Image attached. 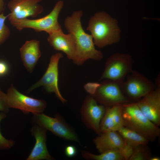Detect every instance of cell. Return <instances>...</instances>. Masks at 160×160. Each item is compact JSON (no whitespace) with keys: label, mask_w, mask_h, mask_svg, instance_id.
I'll use <instances>...</instances> for the list:
<instances>
[{"label":"cell","mask_w":160,"mask_h":160,"mask_svg":"<svg viewBox=\"0 0 160 160\" xmlns=\"http://www.w3.org/2000/svg\"><path fill=\"white\" fill-rule=\"evenodd\" d=\"M83 14L81 10L75 11L64 21L65 28L73 36L75 41L76 54L73 61L78 65H82L89 59L99 61L103 57L102 52L95 48L91 35L86 33L82 27Z\"/></svg>","instance_id":"1"},{"label":"cell","mask_w":160,"mask_h":160,"mask_svg":"<svg viewBox=\"0 0 160 160\" xmlns=\"http://www.w3.org/2000/svg\"><path fill=\"white\" fill-rule=\"evenodd\" d=\"M87 30L99 48L117 43L121 39L117 20L104 11L97 12L90 18Z\"/></svg>","instance_id":"2"},{"label":"cell","mask_w":160,"mask_h":160,"mask_svg":"<svg viewBox=\"0 0 160 160\" xmlns=\"http://www.w3.org/2000/svg\"><path fill=\"white\" fill-rule=\"evenodd\" d=\"M124 126L138 133L149 141H154L159 136L160 129L141 111L135 102L122 104Z\"/></svg>","instance_id":"3"},{"label":"cell","mask_w":160,"mask_h":160,"mask_svg":"<svg viewBox=\"0 0 160 160\" xmlns=\"http://www.w3.org/2000/svg\"><path fill=\"white\" fill-rule=\"evenodd\" d=\"M84 88L98 103L105 107L132 102L123 94L120 84L109 79L100 83L88 82Z\"/></svg>","instance_id":"4"},{"label":"cell","mask_w":160,"mask_h":160,"mask_svg":"<svg viewBox=\"0 0 160 160\" xmlns=\"http://www.w3.org/2000/svg\"><path fill=\"white\" fill-rule=\"evenodd\" d=\"M63 5V2L59 0L55 4L51 12L43 17L35 19L28 18L18 19L11 21L10 23L19 31L30 28L37 32L45 31L49 34L62 30L58 18Z\"/></svg>","instance_id":"5"},{"label":"cell","mask_w":160,"mask_h":160,"mask_svg":"<svg viewBox=\"0 0 160 160\" xmlns=\"http://www.w3.org/2000/svg\"><path fill=\"white\" fill-rule=\"evenodd\" d=\"M134 61L128 54L115 53L107 60L100 80L109 79L120 84L133 71Z\"/></svg>","instance_id":"6"},{"label":"cell","mask_w":160,"mask_h":160,"mask_svg":"<svg viewBox=\"0 0 160 160\" xmlns=\"http://www.w3.org/2000/svg\"><path fill=\"white\" fill-rule=\"evenodd\" d=\"M120 84L123 94L132 102H136L154 89L155 85L144 75L133 71Z\"/></svg>","instance_id":"7"},{"label":"cell","mask_w":160,"mask_h":160,"mask_svg":"<svg viewBox=\"0 0 160 160\" xmlns=\"http://www.w3.org/2000/svg\"><path fill=\"white\" fill-rule=\"evenodd\" d=\"M33 120L37 124L55 135L65 139L79 143L75 131L69 125L59 114L50 117L43 113L33 115Z\"/></svg>","instance_id":"8"},{"label":"cell","mask_w":160,"mask_h":160,"mask_svg":"<svg viewBox=\"0 0 160 160\" xmlns=\"http://www.w3.org/2000/svg\"><path fill=\"white\" fill-rule=\"evenodd\" d=\"M6 95L8 108L20 109L25 114L43 113L47 107L45 100L25 95L17 90L13 85L8 88Z\"/></svg>","instance_id":"9"},{"label":"cell","mask_w":160,"mask_h":160,"mask_svg":"<svg viewBox=\"0 0 160 160\" xmlns=\"http://www.w3.org/2000/svg\"><path fill=\"white\" fill-rule=\"evenodd\" d=\"M63 57V54L57 52L51 56L48 68L42 77L36 83L32 85L27 90L29 93L40 86L43 87L48 92L54 93L63 103L66 100L63 97L58 87V64L60 59Z\"/></svg>","instance_id":"10"},{"label":"cell","mask_w":160,"mask_h":160,"mask_svg":"<svg viewBox=\"0 0 160 160\" xmlns=\"http://www.w3.org/2000/svg\"><path fill=\"white\" fill-rule=\"evenodd\" d=\"M106 107L98 104L92 96L88 95L85 97L81 108V119L88 128L98 135L101 133L100 124L105 112Z\"/></svg>","instance_id":"11"},{"label":"cell","mask_w":160,"mask_h":160,"mask_svg":"<svg viewBox=\"0 0 160 160\" xmlns=\"http://www.w3.org/2000/svg\"><path fill=\"white\" fill-rule=\"evenodd\" d=\"M42 0H10L7 4L10 12L7 15L10 22L18 19L35 17L44 10L39 3Z\"/></svg>","instance_id":"12"},{"label":"cell","mask_w":160,"mask_h":160,"mask_svg":"<svg viewBox=\"0 0 160 160\" xmlns=\"http://www.w3.org/2000/svg\"><path fill=\"white\" fill-rule=\"evenodd\" d=\"M155 89L135 102L145 116L156 125H160V83Z\"/></svg>","instance_id":"13"},{"label":"cell","mask_w":160,"mask_h":160,"mask_svg":"<svg viewBox=\"0 0 160 160\" xmlns=\"http://www.w3.org/2000/svg\"><path fill=\"white\" fill-rule=\"evenodd\" d=\"M47 40L54 49L63 52L68 59L73 60L76 48L74 37L71 33L65 34L62 29L49 34Z\"/></svg>","instance_id":"14"},{"label":"cell","mask_w":160,"mask_h":160,"mask_svg":"<svg viewBox=\"0 0 160 160\" xmlns=\"http://www.w3.org/2000/svg\"><path fill=\"white\" fill-rule=\"evenodd\" d=\"M47 131L45 129L35 124L32 127L31 132L35 138L36 143L27 160L54 159L46 146Z\"/></svg>","instance_id":"15"},{"label":"cell","mask_w":160,"mask_h":160,"mask_svg":"<svg viewBox=\"0 0 160 160\" xmlns=\"http://www.w3.org/2000/svg\"><path fill=\"white\" fill-rule=\"evenodd\" d=\"M122 104L106 107L105 113L100 124L101 133L112 131H118L124 126Z\"/></svg>","instance_id":"16"},{"label":"cell","mask_w":160,"mask_h":160,"mask_svg":"<svg viewBox=\"0 0 160 160\" xmlns=\"http://www.w3.org/2000/svg\"><path fill=\"white\" fill-rule=\"evenodd\" d=\"M22 61L27 71L33 72L41 56L40 41L36 40L26 41L20 49Z\"/></svg>","instance_id":"17"},{"label":"cell","mask_w":160,"mask_h":160,"mask_svg":"<svg viewBox=\"0 0 160 160\" xmlns=\"http://www.w3.org/2000/svg\"><path fill=\"white\" fill-rule=\"evenodd\" d=\"M93 141L100 153L121 148L125 144L123 139L116 131H109L101 133L93 139Z\"/></svg>","instance_id":"18"},{"label":"cell","mask_w":160,"mask_h":160,"mask_svg":"<svg viewBox=\"0 0 160 160\" xmlns=\"http://www.w3.org/2000/svg\"><path fill=\"white\" fill-rule=\"evenodd\" d=\"M133 147L125 143L122 148L109 150L99 155H96L88 151H82L83 157L87 160H128Z\"/></svg>","instance_id":"19"},{"label":"cell","mask_w":160,"mask_h":160,"mask_svg":"<svg viewBox=\"0 0 160 160\" xmlns=\"http://www.w3.org/2000/svg\"><path fill=\"white\" fill-rule=\"evenodd\" d=\"M117 132L125 143L134 148L141 144L147 145L149 142L136 132L124 126L122 127Z\"/></svg>","instance_id":"20"},{"label":"cell","mask_w":160,"mask_h":160,"mask_svg":"<svg viewBox=\"0 0 160 160\" xmlns=\"http://www.w3.org/2000/svg\"><path fill=\"white\" fill-rule=\"evenodd\" d=\"M152 156L147 145L141 144L134 148L128 160H150Z\"/></svg>","instance_id":"21"},{"label":"cell","mask_w":160,"mask_h":160,"mask_svg":"<svg viewBox=\"0 0 160 160\" xmlns=\"http://www.w3.org/2000/svg\"><path fill=\"white\" fill-rule=\"evenodd\" d=\"M7 16H5L3 13L0 14V45L3 44L9 37L10 31L5 22Z\"/></svg>","instance_id":"22"},{"label":"cell","mask_w":160,"mask_h":160,"mask_svg":"<svg viewBox=\"0 0 160 160\" xmlns=\"http://www.w3.org/2000/svg\"><path fill=\"white\" fill-rule=\"evenodd\" d=\"M6 114L3 112L0 113V123L2 120L6 117ZM14 143L13 140H8L4 137L1 134L0 130V150L9 149L14 145Z\"/></svg>","instance_id":"23"},{"label":"cell","mask_w":160,"mask_h":160,"mask_svg":"<svg viewBox=\"0 0 160 160\" xmlns=\"http://www.w3.org/2000/svg\"><path fill=\"white\" fill-rule=\"evenodd\" d=\"M9 108L7 103L6 93L3 92L0 88V111L7 113Z\"/></svg>","instance_id":"24"},{"label":"cell","mask_w":160,"mask_h":160,"mask_svg":"<svg viewBox=\"0 0 160 160\" xmlns=\"http://www.w3.org/2000/svg\"><path fill=\"white\" fill-rule=\"evenodd\" d=\"M76 151L75 147L73 145L67 146L65 149V153L66 156L69 157L74 156L76 154Z\"/></svg>","instance_id":"25"},{"label":"cell","mask_w":160,"mask_h":160,"mask_svg":"<svg viewBox=\"0 0 160 160\" xmlns=\"http://www.w3.org/2000/svg\"><path fill=\"white\" fill-rule=\"evenodd\" d=\"M8 71L7 64L3 62L0 61V75L5 74Z\"/></svg>","instance_id":"26"},{"label":"cell","mask_w":160,"mask_h":160,"mask_svg":"<svg viewBox=\"0 0 160 160\" xmlns=\"http://www.w3.org/2000/svg\"><path fill=\"white\" fill-rule=\"evenodd\" d=\"M4 4V0H0V14L3 13Z\"/></svg>","instance_id":"27"},{"label":"cell","mask_w":160,"mask_h":160,"mask_svg":"<svg viewBox=\"0 0 160 160\" xmlns=\"http://www.w3.org/2000/svg\"><path fill=\"white\" fill-rule=\"evenodd\" d=\"M160 158L158 156H152L150 160H160Z\"/></svg>","instance_id":"28"}]
</instances>
